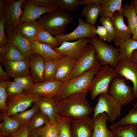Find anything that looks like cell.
I'll list each match as a JSON object with an SVG mask.
<instances>
[{
  "instance_id": "obj_1",
  "label": "cell",
  "mask_w": 137,
  "mask_h": 137,
  "mask_svg": "<svg viewBox=\"0 0 137 137\" xmlns=\"http://www.w3.org/2000/svg\"><path fill=\"white\" fill-rule=\"evenodd\" d=\"M88 93L78 92L62 98H54L58 114L61 117L71 118L89 116L94 109L86 98Z\"/></svg>"
},
{
  "instance_id": "obj_2",
  "label": "cell",
  "mask_w": 137,
  "mask_h": 137,
  "mask_svg": "<svg viewBox=\"0 0 137 137\" xmlns=\"http://www.w3.org/2000/svg\"><path fill=\"white\" fill-rule=\"evenodd\" d=\"M73 20L68 12L57 9L42 15L37 21L39 25L52 36L65 34L66 26Z\"/></svg>"
},
{
  "instance_id": "obj_3",
  "label": "cell",
  "mask_w": 137,
  "mask_h": 137,
  "mask_svg": "<svg viewBox=\"0 0 137 137\" xmlns=\"http://www.w3.org/2000/svg\"><path fill=\"white\" fill-rule=\"evenodd\" d=\"M101 66L99 62L93 67L81 75L63 82L54 98H62L78 92L88 93L92 80Z\"/></svg>"
},
{
  "instance_id": "obj_4",
  "label": "cell",
  "mask_w": 137,
  "mask_h": 137,
  "mask_svg": "<svg viewBox=\"0 0 137 137\" xmlns=\"http://www.w3.org/2000/svg\"><path fill=\"white\" fill-rule=\"evenodd\" d=\"M117 76L113 68L108 65H101L93 77L90 87L92 99H95L100 94L108 93L111 82Z\"/></svg>"
},
{
  "instance_id": "obj_5",
  "label": "cell",
  "mask_w": 137,
  "mask_h": 137,
  "mask_svg": "<svg viewBox=\"0 0 137 137\" xmlns=\"http://www.w3.org/2000/svg\"><path fill=\"white\" fill-rule=\"evenodd\" d=\"M95 49L97 59L101 65H109L115 69L119 61V48L109 45L102 40L94 37L88 38Z\"/></svg>"
},
{
  "instance_id": "obj_6",
  "label": "cell",
  "mask_w": 137,
  "mask_h": 137,
  "mask_svg": "<svg viewBox=\"0 0 137 137\" xmlns=\"http://www.w3.org/2000/svg\"><path fill=\"white\" fill-rule=\"evenodd\" d=\"M124 77L117 76L111 82L108 93L122 106L130 104L135 98L133 88Z\"/></svg>"
},
{
  "instance_id": "obj_7",
  "label": "cell",
  "mask_w": 137,
  "mask_h": 137,
  "mask_svg": "<svg viewBox=\"0 0 137 137\" xmlns=\"http://www.w3.org/2000/svg\"><path fill=\"white\" fill-rule=\"evenodd\" d=\"M122 106L108 93L98 96L97 101L93 108V118L98 114L105 113L108 117V121L111 122H114L121 115Z\"/></svg>"
},
{
  "instance_id": "obj_8",
  "label": "cell",
  "mask_w": 137,
  "mask_h": 137,
  "mask_svg": "<svg viewBox=\"0 0 137 137\" xmlns=\"http://www.w3.org/2000/svg\"><path fill=\"white\" fill-rule=\"evenodd\" d=\"M40 95L23 93L8 97L6 101V115L11 116L26 110L33 103L37 101Z\"/></svg>"
},
{
  "instance_id": "obj_9",
  "label": "cell",
  "mask_w": 137,
  "mask_h": 137,
  "mask_svg": "<svg viewBox=\"0 0 137 137\" xmlns=\"http://www.w3.org/2000/svg\"><path fill=\"white\" fill-rule=\"evenodd\" d=\"M24 1L5 0L4 16L5 20L6 32L14 30L20 22L23 13L22 5Z\"/></svg>"
},
{
  "instance_id": "obj_10",
  "label": "cell",
  "mask_w": 137,
  "mask_h": 137,
  "mask_svg": "<svg viewBox=\"0 0 137 137\" xmlns=\"http://www.w3.org/2000/svg\"><path fill=\"white\" fill-rule=\"evenodd\" d=\"M99 62L93 46L88 44L84 52L77 60L72 72L70 79L77 77L94 67Z\"/></svg>"
},
{
  "instance_id": "obj_11",
  "label": "cell",
  "mask_w": 137,
  "mask_h": 137,
  "mask_svg": "<svg viewBox=\"0 0 137 137\" xmlns=\"http://www.w3.org/2000/svg\"><path fill=\"white\" fill-rule=\"evenodd\" d=\"M78 26L72 32L55 37L57 40L59 46L62 42L65 41L87 37L88 38L96 37L97 34L96 33V28L95 26L86 23L81 18L78 17Z\"/></svg>"
},
{
  "instance_id": "obj_12",
  "label": "cell",
  "mask_w": 137,
  "mask_h": 137,
  "mask_svg": "<svg viewBox=\"0 0 137 137\" xmlns=\"http://www.w3.org/2000/svg\"><path fill=\"white\" fill-rule=\"evenodd\" d=\"M114 69L117 76L132 83L135 97L137 98V61L131 58L120 60Z\"/></svg>"
},
{
  "instance_id": "obj_13",
  "label": "cell",
  "mask_w": 137,
  "mask_h": 137,
  "mask_svg": "<svg viewBox=\"0 0 137 137\" xmlns=\"http://www.w3.org/2000/svg\"><path fill=\"white\" fill-rule=\"evenodd\" d=\"M89 43V39L83 38L73 42H64L54 49L63 56H69L78 60L84 52Z\"/></svg>"
},
{
  "instance_id": "obj_14",
  "label": "cell",
  "mask_w": 137,
  "mask_h": 137,
  "mask_svg": "<svg viewBox=\"0 0 137 137\" xmlns=\"http://www.w3.org/2000/svg\"><path fill=\"white\" fill-rule=\"evenodd\" d=\"M22 8L23 10L20 22H35L43 14L57 9L55 6L45 7H39L35 4L31 0H24Z\"/></svg>"
},
{
  "instance_id": "obj_15",
  "label": "cell",
  "mask_w": 137,
  "mask_h": 137,
  "mask_svg": "<svg viewBox=\"0 0 137 137\" xmlns=\"http://www.w3.org/2000/svg\"><path fill=\"white\" fill-rule=\"evenodd\" d=\"M93 123V118L89 116L71 118L70 124L71 137H91Z\"/></svg>"
},
{
  "instance_id": "obj_16",
  "label": "cell",
  "mask_w": 137,
  "mask_h": 137,
  "mask_svg": "<svg viewBox=\"0 0 137 137\" xmlns=\"http://www.w3.org/2000/svg\"><path fill=\"white\" fill-rule=\"evenodd\" d=\"M63 82L54 79L35 83L30 89L24 93L54 98L57 94Z\"/></svg>"
},
{
  "instance_id": "obj_17",
  "label": "cell",
  "mask_w": 137,
  "mask_h": 137,
  "mask_svg": "<svg viewBox=\"0 0 137 137\" xmlns=\"http://www.w3.org/2000/svg\"><path fill=\"white\" fill-rule=\"evenodd\" d=\"M6 33L7 39L21 52L25 59L30 60L33 55L31 48V42L14 30Z\"/></svg>"
},
{
  "instance_id": "obj_18",
  "label": "cell",
  "mask_w": 137,
  "mask_h": 137,
  "mask_svg": "<svg viewBox=\"0 0 137 137\" xmlns=\"http://www.w3.org/2000/svg\"><path fill=\"white\" fill-rule=\"evenodd\" d=\"M10 77L14 78L30 75L29 60L25 59L18 61H9L2 63Z\"/></svg>"
},
{
  "instance_id": "obj_19",
  "label": "cell",
  "mask_w": 137,
  "mask_h": 137,
  "mask_svg": "<svg viewBox=\"0 0 137 137\" xmlns=\"http://www.w3.org/2000/svg\"><path fill=\"white\" fill-rule=\"evenodd\" d=\"M77 60L68 56H63L59 60L55 79L63 82L69 80L73 68Z\"/></svg>"
},
{
  "instance_id": "obj_20",
  "label": "cell",
  "mask_w": 137,
  "mask_h": 137,
  "mask_svg": "<svg viewBox=\"0 0 137 137\" xmlns=\"http://www.w3.org/2000/svg\"><path fill=\"white\" fill-rule=\"evenodd\" d=\"M44 68L43 58L39 55L33 54L31 58L29 60V70L30 75L35 83L44 81Z\"/></svg>"
},
{
  "instance_id": "obj_21",
  "label": "cell",
  "mask_w": 137,
  "mask_h": 137,
  "mask_svg": "<svg viewBox=\"0 0 137 137\" xmlns=\"http://www.w3.org/2000/svg\"><path fill=\"white\" fill-rule=\"evenodd\" d=\"M93 118V133L91 137H113L112 131L107 126L109 118L106 113H100Z\"/></svg>"
},
{
  "instance_id": "obj_22",
  "label": "cell",
  "mask_w": 137,
  "mask_h": 137,
  "mask_svg": "<svg viewBox=\"0 0 137 137\" xmlns=\"http://www.w3.org/2000/svg\"><path fill=\"white\" fill-rule=\"evenodd\" d=\"M0 61L1 63L9 61H23L25 59L21 52L7 39L6 45L0 48Z\"/></svg>"
},
{
  "instance_id": "obj_23",
  "label": "cell",
  "mask_w": 137,
  "mask_h": 137,
  "mask_svg": "<svg viewBox=\"0 0 137 137\" xmlns=\"http://www.w3.org/2000/svg\"><path fill=\"white\" fill-rule=\"evenodd\" d=\"M36 102L39 110L48 116L50 122L52 123H56L58 109L54 99L41 96Z\"/></svg>"
},
{
  "instance_id": "obj_24",
  "label": "cell",
  "mask_w": 137,
  "mask_h": 137,
  "mask_svg": "<svg viewBox=\"0 0 137 137\" xmlns=\"http://www.w3.org/2000/svg\"><path fill=\"white\" fill-rule=\"evenodd\" d=\"M123 16L118 12H115L110 18L114 27L116 37L121 39L132 38V33L128 26L125 24Z\"/></svg>"
},
{
  "instance_id": "obj_25",
  "label": "cell",
  "mask_w": 137,
  "mask_h": 137,
  "mask_svg": "<svg viewBox=\"0 0 137 137\" xmlns=\"http://www.w3.org/2000/svg\"><path fill=\"white\" fill-rule=\"evenodd\" d=\"M116 46L119 47V60L131 58L133 52L137 50V41L132 38L121 39L116 37L114 41Z\"/></svg>"
},
{
  "instance_id": "obj_26",
  "label": "cell",
  "mask_w": 137,
  "mask_h": 137,
  "mask_svg": "<svg viewBox=\"0 0 137 137\" xmlns=\"http://www.w3.org/2000/svg\"><path fill=\"white\" fill-rule=\"evenodd\" d=\"M32 52L34 54L39 55L43 58H50L59 60L63 56L56 52L50 45L34 41L31 44Z\"/></svg>"
},
{
  "instance_id": "obj_27",
  "label": "cell",
  "mask_w": 137,
  "mask_h": 137,
  "mask_svg": "<svg viewBox=\"0 0 137 137\" xmlns=\"http://www.w3.org/2000/svg\"><path fill=\"white\" fill-rule=\"evenodd\" d=\"M40 27L37 21L33 22H21L18 24L14 31L31 42L35 40Z\"/></svg>"
},
{
  "instance_id": "obj_28",
  "label": "cell",
  "mask_w": 137,
  "mask_h": 137,
  "mask_svg": "<svg viewBox=\"0 0 137 137\" xmlns=\"http://www.w3.org/2000/svg\"><path fill=\"white\" fill-rule=\"evenodd\" d=\"M3 121L0 126V135L10 136L22 125V123L4 114L1 115Z\"/></svg>"
},
{
  "instance_id": "obj_29",
  "label": "cell",
  "mask_w": 137,
  "mask_h": 137,
  "mask_svg": "<svg viewBox=\"0 0 137 137\" xmlns=\"http://www.w3.org/2000/svg\"><path fill=\"white\" fill-rule=\"evenodd\" d=\"M102 12L101 5L94 4L86 5L82 11L81 15L86 18L85 22L94 26Z\"/></svg>"
},
{
  "instance_id": "obj_30",
  "label": "cell",
  "mask_w": 137,
  "mask_h": 137,
  "mask_svg": "<svg viewBox=\"0 0 137 137\" xmlns=\"http://www.w3.org/2000/svg\"><path fill=\"white\" fill-rule=\"evenodd\" d=\"M122 0H102L101 17L112 18L116 11L121 14Z\"/></svg>"
},
{
  "instance_id": "obj_31",
  "label": "cell",
  "mask_w": 137,
  "mask_h": 137,
  "mask_svg": "<svg viewBox=\"0 0 137 137\" xmlns=\"http://www.w3.org/2000/svg\"><path fill=\"white\" fill-rule=\"evenodd\" d=\"M43 59L44 64L43 77L44 81L55 79L59 60L50 58H43Z\"/></svg>"
},
{
  "instance_id": "obj_32",
  "label": "cell",
  "mask_w": 137,
  "mask_h": 137,
  "mask_svg": "<svg viewBox=\"0 0 137 137\" xmlns=\"http://www.w3.org/2000/svg\"><path fill=\"white\" fill-rule=\"evenodd\" d=\"M110 130L113 137H137V124L118 126Z\"/></svg>"
},
{
  "instance_id": "obj_33",
  "label": "cell",
  "mask_w": 137,
  "mask_h": 137,
  "mask_svg": "<svg viewBox=\"0 0 137 137\" xmlns=\"http://www.w3.org/2000/svg\"><path fill=\"white\" fill-rule=\"evenodd\" d=\"M121 14L127 18L128 26L132 33L137 25V14L135 8L126 3L122 8Z\"/></svg>"
},
{
  "instance_id": "obj_34",
  "label": "cell",
  "mask_w": 137,
  "mask_h": 137,
  "mask_svg": "<svg viewBox=\"0 0 137 137\" xmlns=\"http://www.w3.org/2000/svg\"><path fill=\"white\" fill-rule=\"evenodd\" d=\"M37 130L39 137H60V129L57 122L53 123L49 121Z\"/></svg>"
},
{
  "instance_id": "obj_35",
  "label": "cell",
  "mask_w": 137,
  "mask_h": 137,
  "mask_svg": "<svg viewBox=\"0 0 137 137\" xmlns=\"http://www.w3.org/2000/svg\"><path fill=\"white\" fill-rule=\"evenodd\" d=\"M35 41L40 43L48 44L54 49L59 46L56 38L52 36L41 26Z\"/></svg>"
},
{
  "instance_id": "obj_36",
  "label": "cell",
  "mask_w": 137,
  "mask_h": 137,
  "mask_svg": "<svg viewBox=\"0 0 137 137\" xmlns=\"http://www.w3.org/2000/svg\"><path fill=\"white\" fill-rule=\"evenodd\" d=\"M39 110V107L36 102L29 110L18 113L11 116L24 124H27L29 123L34 116Z\"/></svg>"
},
{
  "instance_id": "obj_37",
  "label": "cell",
  "mask_w": 137,
  "mask_h": 137,
  "mask_svg": "<svg viewBox=\"0 0 137 137\" xmlns=\"http://www.w3.org/2000/svg\"><path fill=\"white\" fill-rule=\"evenodd\" d=\"M132 124H137V108L134 107L123 118L110 125L109 129L111 130L118 126Z\"/></svg>"
},
{
  "instance_id": "obj_38",
  "label": "cell",
  "mask_w": 137,
  "mask_h": 137,
  "mask_svg": "<svg viewBox=\"0 0 137 137\" xmlns=\"http://www.w3.org/2000/svg\"><path fill=\"white\" fill-rule=\"evenodd\" d=\"M49 121L48 116L39 110L28 124L32 131L43 126Z\"/></svg>"
},
{
  "instance_id": "obj_39",
  "label": "cell",
  "mask_w": 137,
  "mask_h": 137,
  "mask_svg": "<svg viewBox=\"0 0 137 137\" xmlns=\"http://www.w3.org/2000/svg\"><path fill=\"white\" fill-rule=\"evenodd\" d=\"M80 0H54V5L57 9L68 12L77 9L80 5Z\"/></svg>"
},
{
  "instance_id": "obj_40",
  "label": "cell",
  "mask_w": 137,
  "mask_h": 137,
  "mask_svg": "<svg viewBox=\"0 0 137 137\" xmlns=\"http://www.w3.org/2000/svg\"><path fill=\"white\" fill-rule=\"evenodd\" d=\"M71 119L61 117L57 114L56 122L60 129V137H71L70 128Z\"/></svg>"
},
{
  "instance_id": "obj_41",
  "label": "cell",
  "mask_w": 137,
  "mask_h": 137,
  "mask_svg": "<svg viewBox=\"0 0 137 137\" xmlns=\"http://www.w3.org/2000/svg\"><path fill=\"white\" fill-rule=\"evenodd\" d=\"M99 22L106 29L108 34V41L110 42L116 38V34L114 27L111 19L108 17H101Z\"/></svg>"
},
{
  "instance_id": "obj_42",
  "label": "cell",
  "mask_w": 137,
  "mask_h": 137,
  "mask_svg": "<svg viewBox=\"0 0 137 137\" xmlns=\"http://www.w3.org/2000/svg\"><path fill=\"white\" fill-rule=\"evenodd\" d=\"M13 81L20 86L24 92L28 90L35 84L30 75L14 78Z\"/></svg>"
},
{
  "instance_id": "obj_43",
  "label": "cell",
  "mask_w": 137,
  "mask_h": 137,
  "mask_svg": "<svg viewBox=\"0 0 137 137\" xmlns=\"http://www.w3.org/2000/svg\"><path fill=\"white\" fill-rule=\"evenodd\" d=\"M8 81H4L0 83V109L3 114L6 115V101L8 97L6 87Z\"/></svg>"
},
{
  "instance_id": "obj_44",
  "label": "cell",
  "mask_w": 137,
  "mask_h": 137,
  "mask_svg": "<svg viewBox=\"0 0 137 137\" xmlns=\"http://www.w3.org/2000/svg\"><path fill=\"white\" fill-rule=\"evenodd\" d=\"M6 90L8 97L21 94L23 91L20 86L14 81L8 82L6 86Z\"/></svg>"
},
{
  "instance_id": "obj_45",
  "label": "cell",
  "mask_w": 137,
  "mask_h": 137,
  "mask_svg": "<svg viewBox=\"0 0 137 137\" xmlns=\"http://www.w3.org/2000/svg\"><path fill=\"white\" fill-rule=\"evenodd\" d=\"M5 25V20L3 15L0 17V48L3 47L7 42Z\"/></svg>"
},
{
  "instance_id": "obj_46",
  "label": "cell",
  "mask_w": 137,
  "mask_h": 137,
  "mask_svg": "<svg viewBox=\"0 0 137 137\" xmlns=\"http://www.w3.org/2000/svg\"><path fill=\"white\" fill-rule=\"evenodd\" d=\"M31 131L28 124L23 125L10 137H29Z\"/></svg>"
},
{
  "instance_id": "obj_47",
  "label": "cell",
  "mask_w": 137,
  "mask_h": 137,
  "mask_svg": "<svg viewBox=\"0 0 137 137\" xmlns=\"http://www.w3.org/2000/svg\"><path fill=\"white\" fill-rule=\"evenodd\" d=\"M96 33L99 36V38L104 41H108V34L106 28L102 26L98 25L96 30Z\"/></svg>"
},
{
  "instance_id": "obj_48",
  "label": "cell",
  "mask_w": 137,
  "mask_h": 137,
  "mask_svg": "<svg viewBox=\"0 0 137 137\" xmlns=\"http://www.w3.org/2000/svg\"><path fill=\"white\" fill-rule=\"evenodd\" d=\"M31 0L35 4L40 7H45L52 6H55L54 0Z\"/></svg>"
},
{
  "instance_id": "obj_49",
  "label": "cell",
  "mask_w": 137,
  "mask_h": 137,
  "mask_svg": "<svg viewBox=\"0 0 137 137\" xmlns=\"http://www.w3.org/2000/svg\"><path fill=\"white\" fill-rule=\"evenodd\" d=\"M9 76L6 72L5 71L2 69L1 65H0V82L4 81H9Z\"/></svg>"
},
{
  "instance_id": "obj_50",
  "label": "cell",
  "mask_w": 137,
  "mask_h": 137,
  "mask_svg": "<svg viewBox=\"0 0 137 137\" xmlns=\"http://www.w3.org/2000/svg\"><path fill=\"white\" fill-rule=\"evenodd\" d=\"M102 0H80V5H88L94 4L101 5Z\"/></svg>"
},
{
  "instance_id": "obj_51",
  "label": "cell",
  "mask_w": 137,
  "mask_h": 137,
  "mask_svg": "<svg viewBox=\"0 0 137 137\" xmlns=\"http://www.w3.org/2000/svg\"><path fill=\"white\" fill-rule=\"evenodd\" d=\"M5 0H0V17L3 16L5 10Z\"/></svg>"
},
{
  "instance_id": "obj_52",
  "label": "cell",
  "mask_w": 137,
  "mask_h": 137,
  "mask_svg": "<svg viewBox=\"0 0 137 137\" xmlns=\"http://www.w3.org/2000/svg\"><path fill=\"white\" fill-rule=\"evenodd\" d=\"M29 137H39L38 134L37 129L31 131Z\"/></svg>"
},
{
  "instance_id": "obj_53",
  "label": "cell",
  "mask_w": 137,
  "mask_h": 137,
  "mask_svg": "<svg viewBox=\"0 0 137 137\" xmlns=\"http://www.w3.org/2000/svg\"><path fill=\"white\" fill-rule=\"evenodd\" d=\"M132 33V38L137 41V25L135 27Z\"/></svg>"
},
{
  "instance_id": "obj_54",
  "label": "cell",
  "mask_w": 137,
  "mask_h": 137,
  "mask_svg": "<svg viewBox=\"0 0 137 137\" xmlns=\"http://www.w3.org/2000/svg\"><path fill=\"white\" fill-rule=\"evenodd\" d=\"M131 58L137 61V50H135L133 52L132 54Z\"/></svg>"
},
{
  "instance_id": "obj_55",
  "label": "cell",
  "mask_w": 137,
  "mask_h": 137,
  "mask_svg": "<svg viewBox=\"0 0 137 137\" xmlns=\"http://www.w3.org/2000/svg\"><path fill=\"white\" fill-rule=\"evenodd\" d=\"M130 4L134 8L137 7V0H132L130 2Z\"/></svg>"
},
{
  "instance_id": "obj_56",
  "label": "cell",
  "mask_w": 137,
  "mask_h": 137,
  "mask_svg": "<svg viewBox=\"0 0 137 137\" xmlns=\"http://www.w3.org/2000/svg\"><path fill=\"white\" fill-rule=\"evenodd\" d=\"M133 107L137 108V101L134 104Z\"/></svg>"
},
{
  "instance_id": "obj_57",
  "label": "cell",
  "mask_w": 137,
  "mask_h": 137,
  "mask_svg": "<svg viewBox=\"0 0 137 137\" xmlns=\"http://www.w3.org/2000/svg\"><path fill=\"white\" fill-rule=\"evenodd\" d=\"M0 137H10V136H8L0 135Z\"/></svg>"
},
{
  "instance_id": "obj_58",
  "label": "cell",
  "mask_w": 137,
  "mask_h": 137,
  "mask_svg": "<svg viewBox=\"0 0 137 137\" xmlns=\"http://www.w3.org/2000/svg\"><path fill=\"white\" fill-rule=\"evenodd\" d=\"M135 11L136 13V14H137V7L135 8Z\"/></svg>"
}]
</instances>
